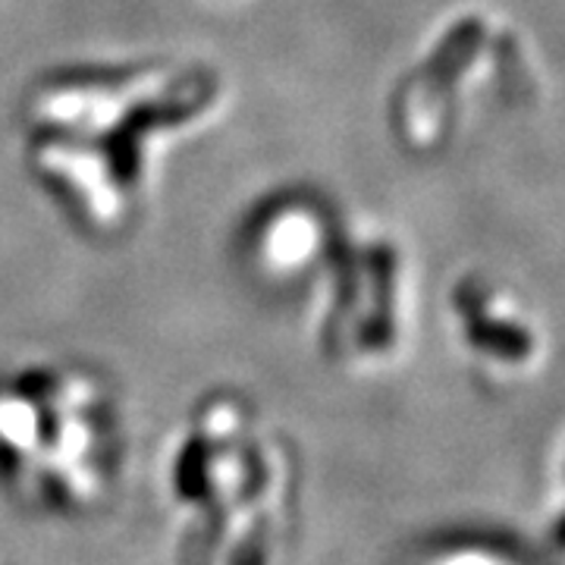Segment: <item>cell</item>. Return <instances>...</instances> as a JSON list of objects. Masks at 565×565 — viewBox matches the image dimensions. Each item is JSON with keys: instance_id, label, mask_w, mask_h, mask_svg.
Segmentation results:
<instances>
[{"instance_id": "obj_1", "label": "cell", "mask_w": 565, "mask_h": 565, "mask_svg": "<svg viewBox=\"0 0 565 565\" xmlns=\"http://www.w3.org/2000/svg\"><path fill=\"white\" fill-rule=\"evenodd\" d=\"M230 104L226 73L204 57L63 63L22 92L20 158L85 236L120 239L148 214L173 158L211 136Z\"/></svg>"}, {"instance_id": "obj_5", "label": "cell", "mask_w": 565, "mask_h": 565, "mask_svg": "<svg viewBox=\"0 0 565 565\" xmlns=\"http://www.w3.org/2000/svg\"><path fill=\"white\" fill-rule=\"evenodd\" d=\"M484 17L465 13L444 22L408 63L390 95V129L415 154L444 148L478 95L487 57H493Z\"/></svg>"}, {"instance_id": "obj_6", "label": "cell", "mask_w": 565, "mask_h": 565, "mask_svg": "<svg viewBox=\"0 0 565 565\" xmlns=\"http://www.w3.org/2000/svg\"><path fill=\"white\" fill-rule=\"evenodd\" d=\"M337 214L308 189H282L255 204L243 226V255L270 289L302 292L337 236Z\"/></svg>"}, {"instance_id": "obj_7", "label": "cell", "mask_w": 565, "mask_h": 565, "mask_svg": "<svg viewBox=\"0 0 565 565\" xmlns=\"http://www.w3.org/2000/svg\"><path fill=\"white\" fill-rule=\"evenodd\" d=\"M204 3H211V7H226V10H230V7H243L245 0H204Z\"/></svg>"}, {"instance_id": "obj_4", "label": "cell", "mask_w": 565, "mask_h": 565, "mask_svg": "<svg viewBox=\"0 0 565 565\" xmlns=\"http://www.w3.org/2000/svg\"><path fill=\"white\" fill-rule=\"evenodd\" d=\"M299 296L308 340L323 362L343 374L384 367L403 345L412 299L403 239L374 217L343 214Z\"/></svg>"}, {"instance_id": "obj_3", "label": "cell", "mask_w": 565, "mask_h": 565, "mask_svg": "<svg viewBox=\"0 0 565 565\" xmlns=\"http://www.w3.org/2000/svg\"><path fill=\"white\" fill-rule=\"evenodd\" d=\"M117 390L73 359H25L0 371V493L39 519H88L122 475Z\"/></svg>"}, {"instance_id": "obj_2", "label": "cell", "mask_w": 565, "mask_h": 565, "mask_svg": "<svg viewBox=\"0 0 565 565\" xmlns=\"http://www.w3.org/2000/svg\"><path fill=\"white\" fill-rule=\"evenodd\" d=\"M173 565H289L299 462L248 393L214 386L173 422L158 456Z\"/></svg>"}]
</instances>
